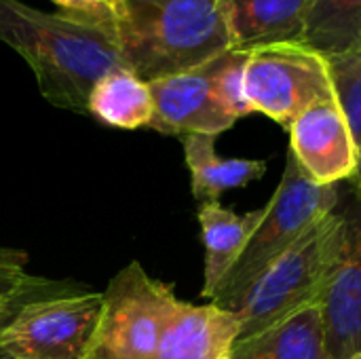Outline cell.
<instances>
[{
    "label": "cell",
    "instance_id": "8",
    "mask_svg": "<svg viewBox=\"0 0 361 359\" xmlns=\"http://www.w3.org/2000/svg\"><path fill=\"white\" fill-rule=\"evenodd\" d=\"M336 209L343 233L319 307L326 328L328 359L361 353V201L351 188L338 186Z\"/></svg>",
    "mask_w": 361,
    "mask_h": 359
},
{
    "label": "cell",
    "instance_id": "13",
    "mask_svg": "<svg viewBox=\"0 0 361 359\" xmlns=\"http://www.w3.org/2000/svg\"><path fill=\"white\" fill-rule=\"evenodd\" d=\"M228 359H328L319 303L237 341Z\"/></svg>",
    "mask_w": 361,
    "mask_h": 359
},
{
    "label": "cell",
    "instance_id": "6",
    "mask_svg": "<svg viewBox=\"0 0 361 359\" xmlns=\"http://www.w3.org/2000/svg\"><path fill=\"white\" fill-rule=\"evenodd\" d=\"M245 93L254 112L290 129L313 104L334 97L324 53L305 42H277L247 51Z\"/></svg>",
    "mask_w": 361,
    "mask_h": 359
},
{
    "label": "cell",
    "instance_id": "11",
    "mask_svg": "<svg viewBox=\"0 0 361 359\" xmlns=\"http://www.w3.org/2000/svg\"><path fill=\"white\" fill-rule=\"evenodd\" d=\"M239 330V317L228 309L176 300L154 359H228Z\"/></svg>",
    "mask_w": 361,
    "mask_h": 359
},
{
    "label": "cell",
    "instance_id": "21",
    "mask_svg": "<svg viewBox=\"0 0 361 359\" xmlns=\"http://www.w3.org/2000/svg\"><path fill=\"white\" fill-rule=\"evenodd\" d=\"M34 279L36 275L27 273V254L0 245V303L27 290Z\"/></svg>",
    "mask_w": 361,
    "mask_h": 359
},
{
    "label": "cell",
    "instance_id": "23",
    "mask_svg": "<svg viewBox=\"0 0 361 359\" xmlns=\"http://www.w3.org/2000/svg\"><path fill=\"white\" fill-rule=\"evenodd\" d=\"M0 359H8V355H6V353L2 351V347H0Z\"/></svg>",
    "mask_w": 361,
    "mask_h": 359
},
{
    "label": "cell",
    "instance_id": "20",
    "mask_svg": "<svg viewBox=\"0 0 361 359\" xmlns=\"http://www.w3.org/2000/svg\"><path fill=\"white\" fill-rule=\"evenodd\" d=\"M59 6V13L95 25L112 36L118 32V23L123 19V0H53Z\"/></svg>",
    "mask_w": 361,
    "mask_h": 359
},
{
    "label": "cell",
    "instance_id": "2",
    "mask_svg": "<svg viewBox=\"0 0 361 359\" xmlns=\"http://www.w3.org/2000/svg\"><path fill=\"white\" fill-rule=\"evenodd\" d=\"M123 68L146 83L199 68L233 49L224 0H123Z\"/></svg>",
    "mask_w": 361,
    "mask_h": 359
},
{
    "label": "cell",
    "instance_id": "19",
    "mask_svg": "<svg viewBox=\"0 0 361 359\" xmlns=\"http://www.w3.org/2000/svg\"><path fill=\"white\" fill-rule=\"evenodd\" d=\"M245 61H247V51L231 49L218 57L216 74H214L216 95L224 106V110L235 121L254 112L245 93Z\"/></svg>",
    "mask_w": 361,
    "mask_h": 359
},
{
    "label": "cell",
    "instance_id": "14",
    "mask_svg": "<svg viewBox=\"0 0 361 359\" xmlns=\"http://www.w3.org/2000/svg\"><path fill=\"white\" fill-rule=\"evenodd\" d=\"M264 205L260 209L247 212L245 216L222 207L218 201L201 203L199 224L205 245V267H203V298H212L224 275L243 254L252 233L260 224Z\"/></svg>",
    "mask_w": 361,
    "mask_h": 359
},
{
    "label": "cell",
    "instance_id": "25",
    "mask_svg": "<svg viewBox=\"0 0 361 359\" xmlns=\"http://www.w3.org/2000/svg\"><path fill=\"white\" fill-rule=\"evenodd\" d=\"M8 359H11V358H8Z\"/></svg>",
    "mask_w": 361,
    "mask_h": 359
},
{
    "label": "cell",
    "instance_id": "3",
    "mask_svg": "<svg viewBox=\"0 0 361 359\" xmlns=\"http://www.w3.org/2000/svg\"><path fill=\"white\" fill-rule=\"evenodd\" d=\"M338 203V184L319 186L298 165L296 157L288 152L281 182L277 184L271 201L256 231L252 233L243 254L224 275L214 296V305L235 311L256 279L283 256L317 220L330 214Z\"/></svg>",
    "mask_w": 361,
    "mask_h": 359
},
{
    "label": "cell",
    "instance_id": "10",
    "mask_svg": "<svg viewBox=\"0 0 361 359\" xmlns=\"http://www.w3.org/2000/svg\"><path fill=\"white\" fill-rule=\"evenodd\" d=\"M288 131L290 152L315 184L336 186L353 178L357 148L336 95L307 108Z\"/></svg>",
    "mask_w": 361,
    "mask_h": 359
},
{
    "label": "cell",
    "instance_id": "24",
    "mask_svg": "<svg viewBox=\"0 0 361 359\" xmlns=\"http://www.w3.org/2000/svg\"><path fill=\"white\" fill-rule=\"evenodd\" d=\"M349 359H361V353H355L353 358H349Z\"/></svg>",
    "mask_w": 361,
    "mask_h": 359
},
{
    "label": "cell",
    "instance_id": "22",
    "mask_svg": "<svg viewBox=\"0 0 361 359\" xmlns=\"http://www.w3.org/2000/svg\"><path fill=\"white\" fill-rule=\"evenodd\" d=\"M72 284H66V281H53V279H44V277H36L34 284L23 290L21 294L8 298V300H2L0 303V339L2 334L8 330V326L15 322V317L19 315V311L30 305L32 300H38V298H49V296H57V294H68V292H76V290H70Z\"/></svg>",
    "mask_w": 361,
    "mask_h": 359
},
{
    "label": "cell",
    "instance_id": "9",
    "mask_svg": "<svg viewBox=\"0 0 361 359\" xmlns=\"http://www.w3.org/2000/svg\"><path fill=\"white\" fill-rule=\"evenodd\" d=\"M218 57L199 68L148 83L154 102V114L150 121L154 131L178 138H218L237 123L216 95L214 74Z\"/></svg>",
    "mask_w": 361,
    "mask_h": 359
},
{
    "label": "cell",
    "instance_id": "18",
    "mask_svg": "<svg viewBox=\"0 0 361 359\" xmlns=\"http://www.w3.org/2000/svg\"><path fill=\"white\" fill-rule=\"evenodd\" d=\"M326 59L330 66L336 99L347 116L357 148V167L349 182L351 190L361 201V44L345 53L326 55Z\"/></svg>",
    "mask_w": 361,
    "mask_h": 359
},
{
    "label": "cell",
    "instance_id": "17",
    "mask_svg": "<svg viewBox=\"0 0 361 359\" xmlns=\"http://www.w3.org/2000/svg\"><path fill=\"white\" fill-rule=\"evenodd\" d=\"M302 42L324 55L360 47L361 0H317Z\"/></svg>",
    "mask_w": 361,
    "mask_h": 359
},
{
    "label": "cell",
    "instance_id": "7",
    "mask_svg": "<svg viewBox=\"0 0 361 359\" xmlns=\"http://www.w3.org/2000/svg\"><path fill=\"white\" fill-rule=\"evenodd\" d=\"M102 311V292H68L25 305L0 339L11 359H85Z\"/></svg>",
    "mask_w": 361,
    "mask_h": 359
},
{
    "label": "cell",
    "instance_id": "16",
    "mask_svg": "<svg viewBox=\"0 0 361 359\" xmlns=\"http://www.w3.org/2000/svg\"><path fill=\"white\" fill-rule=\"evenodd\" d=\"M87 114L118 129L150 127L154 114L150 85L123 66L114 68L95 83L89 95Z\"/></svg>",
    "mask_w": 361,
    "mask_h": 359
},
{
    "label": "cell",
    "instance_id": "12",
    "mask_svg": "<svg viewBox=\"0 0 361 359\" xmlns=\"http://www.w3.org/2000/svg\"><path fill=\"white\" fill-rule=\"evenodd\" d=\"M233 49L302 42L317 0H224Z\"/></svg>",
    "mask_w": 361,
    "mask_h": 359
},
{
    "label": "cell",
    "instance_id": "4",
    "mask_svg": "<svg viewBox=\"0 0 361 359\" xmlns=\"http://www.w3.org/2000/svg\"><path fill=\"white\" fill-rule=\"evenodd\" d=\"M341 233L343 218L334 207L256 279L233 311L241 326L237 341L322 300L341 245Z\"/></svg>",
    "mask_w": 361,
    "mask_h": 359
},
{
    "label": "cell",
    "instance_id": "15",
    "mask_svg": "<svg viewBox=\"0 0 361 359\" xmlns=\"http://www.w3.org/2000/svg\"><path fill=\"white\" fill-rule=\"evenodd\" d=\"M184 161L190 171V188L201 203L218 201L233 188H243L260 180L267 171L264 161L254 159H222L216 152L214 135H184Z\"/></svg>",
    "mask_w": 361,
    "mask_h": 359
},
{
    "label": "cell",
    "instance_id": "5",
    "mask_svg": "<svg viewBox=\"0 0 361 359\" xmlns=\"http://www.w3.org/2000/svg\"><path fill=\"white\" fill-rule=\"evenodd\" d=\"M176 300L171 286L150 277L140 262H129L102 292L85 359H154Z\"/></svg>",
    "mask_w": 361,
    "mask_h": 359
},
{
    "label": "cell",
    "instance_id": "1",
    "mask_svg": "<svg viewBox=\"0 0 361 359\" xmlns=\"http://www.w3.org/2000/svg\"><path fill=\"white\" fill-rule=\"evenodd\" d=\"M0 40L25 59L51 106L78 114L95 83L123 66L116 36L21 0H0Z\"/></svg>",
    "mask_w": 361,
    "mask_h": 359
}]
</instances>
